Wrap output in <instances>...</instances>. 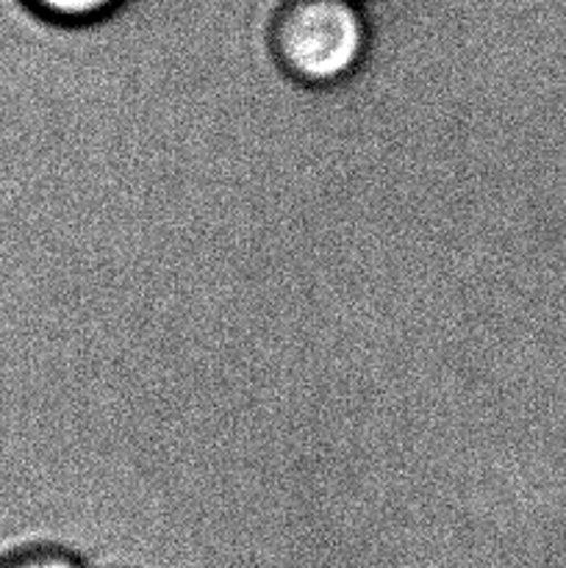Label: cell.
<instances>
[{"label":"cell","mask_w":566,"mask_h":568,"mask_svg":"<svg viewBox=\"0 0 566 568\" xmlns=\"http://www.w3.org/2000/svg\"><path fill=\"white\" fill-rule=\"evenodd\" d=\"M355 3H364V0H355Z\"/></svg>","instance_id":"4"},{"label":"cell","mask_w":566,"mask_h":568,"mask_svg":"<svg viewBox=\"0 0 566 568\" xmlns=\"http://www.w3.org/2000/svg\"><path fill=\"white\" fill-rule=\"evenodd\" d=\"M22 3L55 26H92L114 14L125 0H22Z\"/></svg>","instance_id":"2"},{"label":"cell","mask_w":566,"mask_h":568,"mask_svg":"<svg viewBox=\"0 0 566 568\" xmlns=\"http://www.w3.org/2000/svg\"><path fill=\"white\" fill-rule=\"evenodd\" d=\"M0 568H92L81 555L64 547H50V544H37V547L11 549L0 555Z\"/></svg>","instance_id":"3"},{"label":"cell","mask_w":566,"mask_h":568,"mask_svg":"<svg viewBox=\"0 0 566 568\" xmlns=\"http://www.w3.org/2000/svg\"><path fill=\"white\" fill-rule=\"evenodd\" d=\"M277 67L294 83L331 89L361 70L370 22L355 0H286L270 31Z\"/></svg>","instance_id":"1"}]
</instances>
